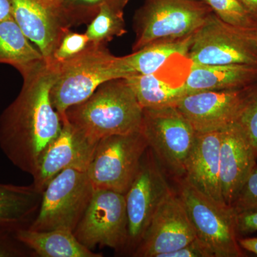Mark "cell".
Here are the masks:
<instances>
[{"label":"cell","instance_id":"6da1fadb","mask_svg":"<svg viewBox=\"0 0 257 257\" xmlns=\"http://www.w3.org/2000/svg\"><path fill=\"white\" fill-rule=\"evenodd\" d=\"M55 75V65L46 62L23 75L20 92L0 116L2 151L13 165L31 176L62 127L51 100Z\"/></svg>","mask_w":257,"mask_h":257},{"label":"cell","instance_id":"7a4b0ae2","mask_svg":"<svg viewBox=\"0 0 257 257\" xmlns=\"http://www.w3.org/2000/svg\"><path fill=\"white\" fill-rule=\"evenodd\" d=\"M143 108L126 79L101 84L88 99L69 108L65 119L96 142L141 131Z\"/></svg>","mask_w":257,"mask_h":257},{"label":"cell","instance_id":"3957f363","mask_svg":"<svg viewBox=\"0 0 257 257\" xmlns=\"http://www.w3.org/2000/svg\"><path fill=\"white\" fill-rule=\"evenodd\" d=\"M52 64L56 75L51 100L61 119L69 108L85 101L104 83L132 77L122 57L113 55L106 45L91 42L74 58Z\"/></svg>","mask_w":257,"mask_h":257},{"label":"cell","instance_id":"277c9868","mask_svg":"<svg viewBox=\"0 0 257 257\" xmlns=\"http://www.w3.org/2000/svg\"><path fill=\"white\" fill-rule=\"evenodd\" d=\"M212 13L202 0H145L134 18L133 52L152 42L192 36Z\"/></svg>","mask_w":257,"mask_h":257},{"label":"cell","instance_id":"5b68a950","mask_svg":"<svg viewBox=\"0 0 257 257\" xmlns=\"http://www.w3.org/2000/svg\"><path fill=\"white\" fill-rule=\"evenodd\" d=\"M94 191L87 171L66 169L44 189L37 215L28 228L34 231L64 229L74 232Z\"/></svg>","mask_w":257,"mask_h":257},{"label":"cell","instance_id":"8992f818","mask_svg":"<svg viewBox=\"0 0 257 257\" xmlns=\"http://www.w3.org/2000/svg\"><path fill=\"white\" fill-rule=\"evenodd\" d=\"M179 195L197 237L207 243L216 257L243 256L232 207L203 194L185 178L179 184Z\"/></svg>","mask_w":257,"mask_h":257},{"label":"cell","instance_id":"52a82bcc","mask_svg":"<svg viewBox=\"0 0 257 257\" xmlns=\"http://www.w3.org/2000/svg\"><path fill=\"white\" fill-rule=\"evenodd\" d=\"M148 148L141 131L101 139L87 170L94 189L126 194Z\"/></svg>","mask_w":257,"mask_h":257},{"label":"cell","instance_id":"ba28073f","mask_svg":"<svg viewBox=\"0 0 257 257\" xmlns=\"http://www.w3.org/2000/svg\"><path fill=\"white\" fill-rule=\"evenodd\" d=\"M141 133L161 162L175 175L184 177L197 133L177 106L143 109Z\"/></svg>","mask_w":257,"mask_h":257},{"label":"cell","instance_id":"9c48e42d","mask_svg":"<svg viewBox=\"0 0 257 257\" xmlns=\"http://www.w3.org/2000/svg\"><path fill=\"white\" fill-rule=\"evenodd\" d=\"M187 59L196 65H257V48L242 30L224 23L212 13L193 35Z\"/></svg>","mask_w":257,"mask_h":257},{"label":"cell","instance_id":"30bf717a","mask_svg":"<svg viewBox=\"0 0 257 257\" xmlns=\"http://www.w3.org/2000/svg\"><path fill=\"white\" fill-rule=\"evenodd\" d=\"M73 233L79 242L91 250L96 246L118 249L126 244L128 221L124 194L109 189H94Z\"/></svg>","mask_w":257,"mask_h":257},{"label":"cell","instance_id":"8fae6325","mask_svg":"<svg viewBox=\"0 0 257 257\" xmlns=\"http://www.w3.org/2000/svg\"><path fill=\"white\" fill-rule=\"evenodd\" d=\"M256 84L241 89L190 93L182 96L175 106L196 133L220 131L237 121Z\"/></svg>","mask_w":257,"mask_h":257},{"label":"cell","instance_id":"7c38bea8","mask_svg":"<svg viewBox=\"0 0 257 257\" xmlns=\"http://www.w3.org/2000/svg\"><path fill=\"white\" fill-rule=\"evenodd\" d=\"M172 190L152 154L147 151L136 177L124 194L130 244L139 245L152 217Z\"/></svg>","mask_w":257,"mask_h":257},{"label":"cell","instance_id":"4fadbf2b","mask_svg":"<svg viewBox=\"0 0 257 257\" xmlns=\"http://www.w3.org/2000/svg\"><path fill=\"white\" fill-rule=\"evenodd\" d=\"M197 237L179 194L171 190L152 217L135 254L164 257Z\"/></svg>","mask_w":257,"mask_h":257},{"label":"cell","instance_id":"5bb4252c","mask_svg":"<svg viewBox=\"0 0 257 257\" xmlns=\"http://www.w3.org/2000/svg\"><path fill=\"white\" fill-rule=\"evenodd\" d=\"M62 121L60 134L44 152L32 176V184L42 192L54 177L66 169L87 171L99 143L88 138L67 120Z\"/></svg>","mask_w":257,"mask_h":257},{"label":"cell","instance_id":"9a60e30c","mask_svg":"<svg viewBox=\"0 0 257 257\" xmlns=\"http://www.w3.org/2000/svg\"><path fill=\"white\" fill-rule=\"evenodd\" d=\"M257 152L237 123L221 130L220 184L225 204L231 207L256 165Z\"/></svg>","mask_w":257,"mask_h":257},{"label":"cell","instance_id":"2e32d148","mask_svg":"<svg viewBox=\"0 0 257 257\" xmlns=\"http://www.w3.org/2000/svg\"><path fill=\"white\" fill-rule=\"evenodd\" d=\"M13 17L28 40L41 52L45 62L68 27L58 9L45 0H12Z\"/></svg>","mask_w":257,"mask_h":257},{"label":"cell","instance_id":"e0dca14e","mask_svg":"<svg viewBox=\"0 0 257 257\" xmlns=\"http://www.w3.org/2000/svg\"><path fill=\"white\" fill-rule=\"evenodd\" d=\"M220 144L221 130L197 133L184 178L203 194L224 203L220 184Z\"/></svg>","mask_w":257,"mask_h":257},{"label":"cell","instance_id":"ac0fdd59","mask_svg":"<svg viewBox=\"0 0 257 257\" xmlns=\"http://www.w3.org/2000/svg\"><path fill=\"white\" fill-rule=\"evenodd\" d=\"M257 83V65L191 64L184 79L187 94L202 91L241 89Z\"/></svg>","mask_w":257,"mask_h":257},{"label":"cell","instance_id":"d6986e66","mask_svg":"<svg viewBox=\"0 0 257 257\" xmlns=\"http://www.w3.org/2000/svg\"><path fill=\"white\" fill-rule=\"evenodd\" d=\"M16 239L41 257H101L86 247L72 231L64 229L34 231L28 227L15 229Z\"/></svg>","mask_w":257,"mask_h":257},{"label":"cell","instance_id":"ffe728a7","mask_svg":"<svg viewBox=\"0 0 257 257\" xmlns=\"http://www.w3.org/2000/svg\"><path fill=\"white\" fill-rule=\"evenodd\" d=\"M42 192L33 185L0 183V228L28 227L41 204Z\"/></svg>","mask_w":257,"mask_h":257},{"label":"cell","instance_id":"44dd1931","mask_svg":"<svg viewBox=\"0 0 257 257\" xmlns=\"http://www.w3.org/2000/svg\"><path fill=\"white\" fill-rule=\"evenodd\" d=\"M45 62L14 18L0 22V64L13 66L23 76Z\"/></svg>","mask_w":257,"mask_h":257},{"label":"cell","instance_id":"7402d4cb","mask_svg":"<svg viewBox=\"0 0 257 257\" xmlns=\"http://www.w3.org/2000/svg\"><path fill=\"white\" fill-rule=\"evenodd\" d=\"M193 35L178 40L152 42L122 57L123 62L133 76L158 73L173 57L187 58Z\"/></svg>","mask_w":257,"mask_h":257},{"label":"cell","instance_id":"603a6c76","mask_svg":"<svg viewBox=\"0 0 257 257\" xmlns=\"http://www.w3.org/2000/svg\"><path fill=\"white\" fill-rule=\"evenodd\" d=\"M126 80L143 109L175 105L187 94L183 82H168L161 77L160 72L136 74Z\"/></svg>","mask_w":257,"mask_h":257},{"label":"cell","instance_id":"cb8c5ba5","mask_svg":"<svg viewBox=\"0 0 257 257\" xmlns=\"http://www.w3.org/2000/svg\"><path fill=\"white\" fill-rule=\"evenodd\" d=\"M130 0H61L58 10L69 28L87 25L95 18L103 5L124 12Z\"/></svg>","mask_w":257,"mask_h":257},{"label":"cell","instance_id":"d4e9b609","mask_svg":"<svg viewBox=\"0 0 257 257\" xmlns=\"http://www.w3.org/2000/svg\"><path fill=\"white\" fill-rule=\"evenodd\" d=\"M85 33L92 43L106 45L114 37L126 33L124 12L103 5L95 18L89 23Z\"/></svg>","mask_w":257,"mask_h":257},{"label":"cell","instance_id":"484cf974","mask_svg":"<svg viewBox=\"0 0 257 257\" xmlns=\"http://www.w3.org/2000/svg\"><path fill=\"white\" fill-rule=\"evenodd\" d=\"M221 21L235 28L257 30V20L239 0H202Z\"/></svg>","mask_w":257,"mask_h":257},{"label":"cell","instance_id":"4316f807","mask_svg":"<svg viewBox=\"0 0 257 257\" xmlns=\"http://www.w3.org/2000/svg\"><path fill=\"white\" fill-rule=\"evenodd\" d=\"M89 43L90 41L86 33H77L68 29L61 37L52 59L47 63H62L71 60L82 53Z\"/></svg>","mask_w":257,"mask_h":257},{"label":"cell","instance_id":"83f0119b","mask_svg":"<svg viewBox=\"0 0 257 257\" xmlns=\"http://www.w3.org/2000/svg\"><path fill=\"white\" fill-rule=\"evenodd\" d=\"M236 122L242 128L257 152V84Z\"/></svg>","mask_w":257,"mask_h":257},{"label":"cell","instance_id":"f1b7e54d","mask_svg":"<svg viewBox=\"0 0 257 257\" xmlns=\"http://www.w3.org/2000/svg\"><path fill=\"white\" fill-rule=\"evenodd\" d=\"M231 207L236 213L257 208V165L250 172Z\"/></svg>","mask_w":257,"mask_h":257},{"label":"cell","instance_id":"f546056e","mask_svg":"<svg viewBox=\"0 0 257 257\" xmlns=\"http://www.w3.org/2000/svg\"><path fill=\"white\" fill-rule=\"evenodd\" d=\"M15 230L0 228V257L26 256L28 248L15 237Z\"/></svg>","mask_w":257,"mask_h":257},{"label":"cell","instance_id":"4dcf8cb0","mask_svg":"<svg viewBox=\"0 0 257 257\" xmlns=\"http://www.w3.org/2000/svg\"><path fill=\"white\" fill-rule=\"evenodd\" d=\"M164 257H216L214 251L199 238H195L191 242L178 250L167 253Z\"/></svg>","mask_w":257,"mask_h":257},{"label":"cell","instance_id":"1f68e13d","mask_svg":"<svg viewBox=\"0 0 257 257\" xmlns=\"http://www.w3.org/2000/svg\"><path fill=\"white\" fill-rule=\"evenodd\" d=\"M236 225L239 232L257 231V208L236 213Z\"/></svg>","mask_w":257,"mask_h":257},{"label":"cell","instance_id":"d6a6232c","mask_svg":"<svg viewBox=\"0 0 257 257\" xmlns=\"http://www.w3.org/2000/svg\"><path fill=\"white\" fill-rule=\"evenodd\" d=\"M13 18L12 0H0V22Z\"/></svg>","mask_w":257,"mask_h":257},{"label":"cell","instance_id":"836d02e7","mask_svg":"<svg viewBox=\"0 0 257 257\" xmlns=\"http://www.w3.org/2000/svg\"><path fill=\"white\" fill-rule=\"evenodd\" d=\"M239 243L243 249L257 255V238L239 239Z\"/></svg>","mask_w":257,"mask_h":257},{"label":"cell","instance_id":"e575fe53","mask_svg":"<svg viewBox=\"0 0 257 257\" xmlns=\"http://www.w3.org/2000/svg\"><path fill=\"white\" fill-rule=\"evenodd\" d=\"M250 14L257 20V0H239Z\"/></svg>","mask_w":257,"mask_h":257},{"label":"cell","instance_id":"d590c367","mask_svg":"<svg viewBox=\"0 0 257 257\" xmlns=\"http://www.w3.org/2000/svg\"><path fill=\"white\" fill-rule=\"evenodd\" d=\"M243 33L248 37L254 46L257 48V30H242Z\"/></svg>","mask_w":257,"mask_h":257},{"label":"cell","instance_id":"8d00e7d4","mask_svg":"<svg viewBox=\"0 0 257 257\" xmlns=\"http://www.w3.org/2000/svg\"><path fill=\"white\" fill-rule=\"evenodd\" d=\"M47 3H48L49 4L53 5L55 8H58V5L60 4L61 0H45ZM58 9V8H57Z\"/></svg>","mask_w":257,"mask_h":257}]
</instances>
